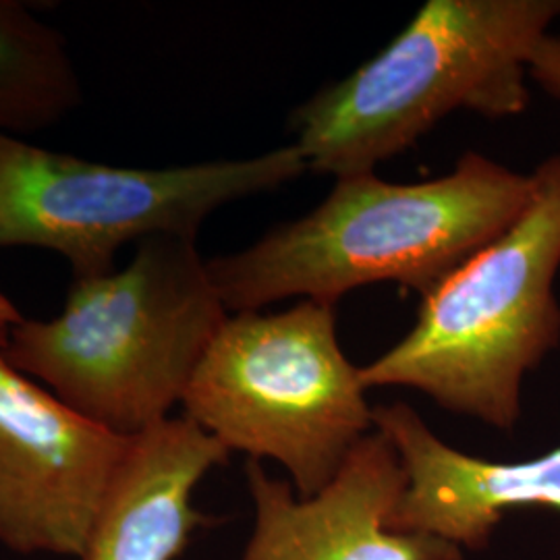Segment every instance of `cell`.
<instances>
[{
  "label": "cell",
  "instance_id": "3",
  "mask_svg": "<svg viewBox=\"0 0 560 560\" xmlns=\"http://www.w3.org/2000/svg\"><path fill=\"white\" fill-rule=\"evenodd\" d=\"M560 0H428L405 30L289 119L310 171L353 177L416 145L453 113L517 117Z\"/></svg>",
  "mask_w": 560,
  "mask_h": 560
},
{
  "label": "cell",
  "instance_id": "7",
  "mask_svg": "<svg viewBox=\"0 0 560 560\" xmlns=\"http://www.w3.org/2000/svg\"><path fill=\"white\" fill-rule=\"evenodd\" d=\"M127 444L18 370L0 318V544L81 559Z\"/></svg>",
  "mask_w": 560,
  "mask_h": 560
},
{
  "label": "cell",
  "instance_id": "5",
  "mask_svg": "<svg viewBox=\"0 0 560 560\" xmlns=\"http://www.w3.org/2000/svg\"><path fill=\"white\" fill-rule=\"evenodd\" d=\"M360 370L340 347L335 307L301 300L229 314L180 405L229 453L277 460L312 499L376 430Z\"/></svg>",
  "mask_w": 560,
  "mask_h": 560
},
{
  "label": "cell",
  "instance_id": "2",
  "mask_svg": "<svg viewBox=\"0 0 560 560\" xmlns=\"http://www.w3.org/2000/svg\"><path fill=\"white\" fill-rule=\"evenodd\" d=\"M226 316L196 240L168 235L141 241L119 270L73 280L50 320L0 295L11 363L122 439L171 418Z\"/></svg>",
  "mask_w": 560,
  "mask_h": 560
},
{
  "label": "cell",
  "instance_id": "4",
  "mask_svg": "<svg viewBox=\"0 0 560 560\" xmlns=\"http://www.w3.org/2000/svg\"><path fill=\"white\" fill-rule=\"evenodd\" d=\"M517 221L421 300L411 330L363 386H407L499 430L521 418L525 376L560 345V152L534 168Z\"/></svg>",
  "mask_w": 560,
  "mask_h": 560
},
{
  "label": "cell",
  "instance_id": "11",
  "mask_svg": "<svg viewBox=\"0 0 560 560\" xmlns=\"http://www.w3.org/2000/svg\"><path fill=\"white\" fill-rule=\"evenodd\" d=\"M80 73L59 30L27 4L0 0V136L48 129L81 104Z\"/></svg>",
  "mask_w": 560,
  "mask_h": 560
},
{
  "label": "cell",
  "instance_id": "6",
  "mask_svg": "<svg viewBox=\"0 0 560 560\" xmlns=\"http://www.w3.org/2000/svg\"><path fill=\"white\" fill-rule=\"evenodd\" d=\"M310 171L291 141L249 159L133 168L60 154L0 136V247H40L75 279L115 270L129 243L196 240L231 201L275 191Z\"/></svg>",
  "mask_w": 560,
  "mask_h": 560
},
{
  "label": "cell",
  "instance_id": "12",
  "mask_svg": "<svg viewBox=\"0 0 560 560\" xmlns=\"http://www.w3.org/2000/svg\"><path fill=\"white\" fill-rule=\"evenodd\" d=\"M529 80L540 88L546 96L560 102V34H548L536 48Z\"/></svg>",
  "mask_w": 560,
  "mask_h": 560
},
{
  "label": "cell",
  "instance_id": "1",
  "mask_svg": "<svg viewBox=\"0 0 560 560\" xmlns=\"http://www.w3.org/2000/svg\"><path fill=\"white\" fill-rule=\"evenodd\" d=\"M532 173L478 152L436 179L340 177L298 221L249 247L208 260L226 312H261L291 298L337 305L365 284L395 282L421 300L520 219Z\"/></svg>",
  "mask_w": 560,
  "mask_h": 560
},
{
  "label": "cell",
  "instance_id": "10",
  "mask_svg": "<svg viewBox=\"0 0 560 560\" xmlns=\"http://www.w3.org/2000/svg\"><path fill=\"white\" fill-rule=\"evenodd\" d=\"M229 448L189 418H168L129 439L80 560H177L210 525L191 504Z\"/></svg>",
  "mask_w": 560,
  "mask_h": 560
},
{
  "label": "cell",
  "instance_id": "9",
  "mask_svg": "<svg viewBox=\"0 0 560 560\" xmlns=\"http://www.w3.org/2000/svg\"><path fill=\"white\" fill-rule=\"evenodd\" d=\"M374 425L395 446L407 474L390 517L395 532L481 550L506 513L560 511V446L515 463L471 457L442 442L407 402L374 407Z\"/></svg>",
  "mask_w": 560,
  "mask_h": 560
},
{
  "label": "cell",
  "instance_id": "8",
  "mask_svg": "<svg viewBox=\"0 0 560 560\" xmlns=\"http://www.w3.org/2000/svg\"><path fill=\"white\" fill-rule=\"evenodd\" d=\"M245 474L256 527L241 560H463L451 541L390 527L407 474L378 430L312 499L298 501L289 483L266 476L260 460H247Z\"/></svg>",
  "mask_w": 560,
  "mask_h": 560
}]
</instances>
